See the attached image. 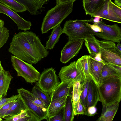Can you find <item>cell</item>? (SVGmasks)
Returning <instances> with one entry per match:
<instances>
[{
	"mask_svg": "<svg viewBox=\"0 0 121 121\" xmlns=\"http://www.w3.org/2000/svg\"><path fill=\"white\" fill-rule=\"evenodd\" d=\"M19 94L15 95H13L9 98H4L0 100V108L3 106L10 102L15 101L20 97Z\"/></svg>",
	"mask_w": 121,
	"mask_h": 121,
	"instance_id": "cell-34",
	"label": "cell"
},
{
	"mask_svg": "<svg viewBox=\"0 0 121 121\" xmlns=\"http://www.w3.org/2000/svg\"><path fill=\"white\" fill-rule=\"evenodd\" d=\"M2 98V97L1 95L0 91V100Z\"/></svg>",
	"mask_w": 121,
	"mask_h": 121,
	"instance_id": "cell-44",
	"label": "cell"
},
{
	"mask_svg": "<svg viewBox=\"0 0 121 121\" xmlns=\"http://www.w3.org/2000/svg\"><path fill=\"white\" fill-rule=\"evenodd\" d=\"M119 102H116L110 105H102L101 115L96 121H112L118 108Z\"/></svg>",
	"mask_w": 121,
	"mask_h": 121,
	"instance_id": "cell-20",
	"label": "cell"
},
{
	"mask_svg": "<svg viewBox=\"0 0 121 121\" xmlns=\"http://www.w3.org/2000/svg\"><path fill=\"white\" fill-rule=\"evenodd\" d=\"M115 50L117 52L121 53V44L120 42H118L116 45Z\"/></svg>",
	"mask_w": 121,
	"mask_h": 121,
	"instance_id": "cell-41",
	"label": "cell"
},
{
	"mask_svg": "<svg viewBox=\"0 0 121 121\" xmlns=\"http://www.w3.org/2000/svg\"><path fill=\"white\" fill-rule=\"evenodd\" d=\"M115 48H101V58L105 62L121 66V53L115 50Z\"/></svg>",
	"mask_w": 121,
	"mask_h": 121,
	"instance_id": "cell-16",
	"label": "cell"
},
{
	"mask_svg": "<svg viewBox=\"0 0 121 121\" xmlns=\"http://www.w3.org/2000/svg\"><path fill=\"white\" fill-rule=\"evenodd\" d=\"M106 0H82L83 6L86 14L94 17L103 6Z\"/></svg>",
	"mask_w": 121,
	"mask_h": 121,
	"instance_id": "cell-18",
	"label": "cell"
},
{
	"mask_svg": "<svg viewBox=\"0 0 121 121\" xmlns=\"http://www.w3.org/2000/svg\"><path fill=\"white\" fill-rule=\"evenodd\" d=\"M2 120V118L0 117V121H1Z\"/></svg>",
	"mask_w": 121,
	"mask_h": 121,
	"instance_id": "cell-45",
	"label": "cell"
},
{
	"mask_svg": "<svg viewBox=\"0 0 121 121\" xmlns=\"http://www.w3.org/2000/svg\"><path fill=\"white\" fill-rule=\"evenodd\" d=\"M11 61L18 76L23 77L28 83H32L38 81L40 73L32 64L12 55L11 56Z\"/></svg>",
	"mask_w": 121,
	"mask_h": 121,
	"instance_id": "cell-5",
	"label": "cell"
},
{
	"mask_svg": "<svg viewBox=\"0 0 121 121\" xmlns=\"http://www.w3.org/2000/svg\"><path fill=\"white\" fill-rule=\"evenodd\" d=\"M60 83L56 70L51 67L44 69L36 82V85L49 94Z\"/></svg>",
	"mask_w": 121,
	"mask_h": 121,
	"instance_id": "cell-7",
	"label": "cell"
},
{
	"mask_svg": "<svg viewBox=\"0 0 121 121\" xmlns=\"http://www.w3.org/2000/svg\"><path fill=\"white\" fill-rule=\"evenodd\" d=\"M0 3L16 12H23L27 10L23 5L15 0H0Z\"/></svg>",
	"mask_w": 121,
	"mask_h": 121,
	"instance_id": "cell-28",
	"label": "cell"
},
{
	"mask_svg": "<svg viewBox=\"0 0 121 121\" xmlns=\"http://www.w3.org/2000/svg\"><path fill=\"white\" fill-rule=\"evenodd\" d=\"M62 33V29L61 27L60 24L53 28L48 40L46 42L45 47L46 48L47 50L52 49L59 41Z\"/></svg>",
	"mask_w": 121,
	"mask_h": 121,
	"instance_id": "cell-23",
	"label": "cell"
},
{
	"mask_svg": "<svg viewBox=\"0 0 121 121\" xmlns=\"http://www.w3.org/2000/svg\"><path fill=\"white\" fill-rule=\"evenodd\" d=\"M84 41L83 39L68 41L61 51L60 62L65 64L76 56L82 49Z\"/></svg>",
	"mask_w": 121,
	"mask_h": 121,
	"instance_id": "cell-10",
	"label": "cell"
},
{
	"mask_svg": "<svg viewBox=\"0 0 121 121\" xmlns=\"http://www.w3.org/2000/svg\"><path fill=\"white\" fill-rule=\"evenodd\" d=\"M28 112L26 109L20 113L14 116L5 118V121H18L21 118H23L28 115Z\"/></svg>",
	"mask_w": 121,
	"mask_h": 121,
	"instance_id": "cell-33",
	"label": "cell"
},
{
	"mask_svg": "<svg viewBox=\"0 0 121 121\" xmlns=\"http://www.w3.org/2000/svg\"><path fill=\"white\" fill-rule=\"evenodd\" d=\"M24 6L30 13L33 15L40 13L43 6L49 0H15Z\"/></svg>",
	"mask_w": 121,
	"mask_h": 121,
	"instance_id": "cell-17",
	"label": "cell"
},
{
	"mask_svg": "<svg viewBox=\"0 0 121 121\" xmlns=\"http://www.w3.org/2000/svg\"><path fill=\"white\" fill-rule=\"evenodd\" d=\"M88 25L91 28L93 31L96 32H102L103 31L101 28L96 23L94 22L93 24L87 23Z\"/></svg>",
	"mask_w": 121,
	"mask_h": 121,
	"instance_id": "cell-38",
	"label": "cell"
},
{
	"mask_svg": "<svg viewBox=\"0 0 121 121\" xmlns=\"http://www.w3.org/2000/svg\"><path fill=\"white\" fill-rule=\"evenodd\" d=\"M73 111L74 116L79 114L87 116L86 109L80 99L73 104Z\"/></svg>",
	"mask_w": 121,
	"mask_h": 121,
	"instance_id": "cell-30",
	"label": "cell"
},
{
	"mask_svg": "<svg viewBox=\"0 0 121 121\" xmlns=\"http://www.w3.org/2000/svg\"><path fill=\"white\" fill-rule=\"evenodd\" d=\"M0 13L10 17L17 25L18 30H24L30 29L31 22L26 21L19 16L12 9L0 3Z\"/></svg>",
	"mask_w": 121,
	"mask_h": 121,
	"instance_id": "cell-12",
	"label": "cell"
},
{
	"mask_svg": "<svg viewBox=\"0 0 121 121\" xmlns=\"http://www.w3.org/2000/svg\"><path fill=\"white\" fill-rule=\"evenodd\" d=\"M73 84L70 82H61L50 94L51 100L61 98L69 95Z\"/></svg>",
	"mask_w": 121,
	"mask_h": 121,
	"instance_id": "cell-19",
	"label": "cell"
},
{
	"mask_svg": "<svg viewBox=\"0 0 121 121\" xmlns=\"http://www.w3.org/2000/svg\"><path fill=\"white\" fill-rule=\"evenodd\" d=\"M9 36V30L6 28H0V49L6 43Z\"/></svg>",
	"mask_w": 121,
	"mask_h": 121,
	"instance_id": "cell-31",
	"label": "cell"
},
{
	"mask_svg": "<svg viewBox=\"0 0 121 121\" xmlns=\"http://www.w3.org/2000/svg\"><path fill=\"white\" fill-rule=\"evenodd\" d=\"M56 5L68 2H73L77 0H56Z\"/></svg>",
	"mask_w": 121,
	"mask_h": 121,
	"instance_id": "cell-39",
	"label": "cell"
},
{
	"mask_svg": "<svg viewBox=\"0 0 121 121\" xmlns=\"http://www.w3.org/2000/svg\"><path fill=\"white\" fill-rule=\"evenodd\" d=\"M31 92L40 99L48 108L51 101L50 96L48 93L42 90L36 85L33 87Z\"/></svg>",
	"mask_w": 121,
	"mask_h": 121,
	"instance_id": "cell-26",
	"label": "cell"
},
{
	"mask_svg": "<svg viewBox=\"0 0 121 121\" xmlns=\"http://www.w3.org/2000/svg\"><path fill=\"white\" fill-rule=\"evenodd\" d=\"M67 96L51 100L47 109L48 121L59 112L64 107Z\"/></svg>",
	"mask_w": 121,
	"mask_h": 121,
	"instance_id": "cell-21",
	"label": "cell"
},
{
	"mask_svg": "<svg viewBox=\"0 0 121 121\" xmlns=\"http://www.w3.org/2000/svg\"><path fill=\"white\" fill-rule=\"evenodd\" d=\"M8 51L16 57L31 64L38 63L49 54L39 36L27 30L13 35Z\"/></svg>",
	"mask_w": 121,
	"mask_h": 121,
	"instance_id": "cell-1",
	"label": "cell"
},
{
	"mask_svg": "<svg viewBox=\"0 0 121 121\" xmlns=\"http://www.w3.org/2000/svg\"><path fill=\"white\" fill-rule=\"evenodd\" d=\"M88 62L90 74L97 86L102 82L101 73L104 64V62L95 60L90 55H88Z\"/></svg>",
	"mask_w": 121,
	"mask_h": 121,
	"instance_id": "cell-15",
	"label": "cell"
},
{
	"mask_svg": "<svg viewBox=\"0 0 121 121\" xmlns=\"http://www.w3.org/2000/svg\"><path fill=\"white\" fill-rule=\"evenodd\" d=\"M13 78L9 71L4 69L0 73V91L2 98L7 95L11 82Z\"/></svg>",
	"mask_w": 121,
	"mask_h": 121,
	"instance_id": "cell-22",
	"label": "cell"
},
{
	"mask_svg": "<svg viewBox=\"0 0 121 121\" xmlns=\"http://www.w3.org/2000/svg\"><path fill=\"white\" fill-rule=\"evenodd\" d=\"M73 2H68L56 5L48 10L42 24V34L47 33L49 30L60 24L72 12Z\"/></svg>",
	"mask_w": 121,
	"mask_h": 121,
	"instance_id": "cell-3",
	"label": "cell"
},
{
	"mask_svg": "<svg viewBox=\"0 0 121 121\" xmlns=\"http://www.w3.org/2000/svg\"><path fill=\"white\" fill-rule=\"evenodd\" d=\"M83 83V81L82 82L77 81L73 84L72 97L73 104L76 103L80 99Z\"/></svg>",
	"mask_w": 121,
	"mask_h": 121,
	"instance_id": "cell-29",
	"label": "cell"
},
{
	"mask_svg": "<svg viewBox=\"0 0 121 121\" xmlns=\"http://www.w3.org/2000/svg\"><path fill=\"white\" fill-rule=\"evenodd\" d=\"M15 100L7 103L0 108V117L3 118L5 114L13 104Z\"/></svg>",
	"mask_w": 121,
	"mask_h": 121,
	"instance_id": "cell-35",
	"label": "cell"
},
{
	"mask_svg": "<svg viewBox=\"0 0 121 121\" xmlns=\"http://www.w3.org/2000/svg\"><path fill=\"white\" fill-rule=\"evenodd\" d=\"M111 0H106L103 6L94 17L105 19L109 21L121 23V19L118 17L114 13Z\"/></svg>",
	"mask_w": 121,
	"mask_h": 121,
	"instance_id": "cell-14",
	"label": "cell"
},
{
	"mask_svg": "<svg viewBox=\"0 0 121 121\" xmlns=\"http://www.w3.org/2000/svg\"><path fill=\"white\" fill-rule=\"evenodd\" d=\"M101 73L102 81L111 77L117 76L121 78V74L111 66L104 61Z\"/></svg>",
	"mask_w": 121,
	"mask_h": 121,
	"instance_id": "cell-27",
	"label": "cell"
},
{
	"mask_svg": "<svg viewBox=\"0 0 121 121\" xmlns=\"http://www.w3.org/2000/svg\"><path fill=\"white\" fill-rule=\"evenodd\" d=\"M26 109L25 105L20 97L15 101L13 104L5 114L3 118L19 114Z\"/></svg>",
	"mask_w": 121,
	"mask_h": 121,
	"instance_id": "cell-24",
	"label": "cell"
},
{
	"mask_svg": "<svg viewBox=\"0 0 121 121\" xmlns=\"http://www.w3.org/2000/svg\"><path fill=\"white\" fill-rule=\"evenodd\" d=\"M96 22L102 30V32H96L95 34L99 38L114 43L120 42L121 40V29L117 24L112 25L106 24L104 22Z\"/></svg>",
	"mask_w": 121,
	"mask_h": 121,
	"instance_id": "cell-8",
	"label": "cell"
},
{
	"mask_svg": "<svg viewBox=\"0 0 121 121\" xmlns=\"http://www.w3.org/2000/svg\"><path fill=\"white\" fill-rule=\"evenodd\" d=\"M64 109V121H73L74 116L72 95L71 94L67 97Z\"/></svg>",
	"mask_w": 121,
	"mask_h": 121,
	"instance_id": "cell-25",
	"label": "cell"
},
{
	"mask_svg": "<svg viewBox=\"0 0 121 121\" xmlns=\"http://www.w3.org/2000/svg\"><path fill=\"white\" fill-rule=\"evenodd\" d=\"M17 91L26 109L31 111L40 121L44 119L48 121L47 109L41 108L34 103L29 95L28 90L22 88L17 89Z\"/></svg>",
	"mask_w": 121,
	"mask_h": 121,
	"instance_id": "cell-9",
	"label": "cell"
},
{
	"mask_svg": "<svg viewBox=\"0 0 121 121\" xmlns=\"http://www.w3.org/2000/svg\"><path fill=\"white\" fill-rule=\"evenodd\" d=\"M99 101L98 86L90 75L87 93L85 100L86 110L89 107L95 106Z\"/></svg>",
	"mask_w": 121,
	"mask_h": 121,
	"instance_id": "cell-13",
	"label": "cell"
},
{
	"mask_svg": "<svg viewBox=\"0 0 121 121\" xmlns=\"http://www.w3.org/2000/svg\"><path fill=\"white\" fill-rule=\"evenodd\" d=\"M85 45L90 56L94 57L98 53H100L101 48H115L116 44L112 41L106 40H99L97 39L94 35L84 40Z\"/></svg>",
	"mask_w": 121,
	"mask_h": 121,
	"instance_id": "cell-11",
	"label": "cell"
},
{
	"mask_svg": "<svg viewBox=\"0 0 121 121\" xmlns=\"http://www.w3.org/2000/svg\"><path fill=\"white\" fill-rule=\"evenodd\" d=\"M91 17L89 20H69L64 24L63 33L68 36V41L79 39L84 40L91 35H95L96 32L92 30L87 23L94 22Z\"/></svg>",
	"mask_w": 121,
	"mask_h": 121,
	"instance_id": "cell-4",
	"label": "cell"
},
{
	"mask_svg": "<svg viewBox=\"0 0 121 121\" xmlns=\"http://www.w3.org/2000/svg\"><path fill=\"white\" fill-rule=\"evenodd\" d=\"M58 77L61 82H70L73 84L77 81L83 82L87 79L76 61L62 67L59 73Z\"/></svg>",
	"mask_w": 121,
	"mask_h": 121,
	"instance_id": "cell-6",
	"label": "cell"
},
{
	"mask_svg": "<svg viewBox=\"0 0 121 121\" xmlns=\"http://www.w3.org/2000/svg\"><path fill=\"white\" fill-rule=\"evenodd\" d=\"M93 58L95 60L97 61L103 62H104L101 58V54L100 53H99L97 54Z\"/></svg>",
	"mask_w": 121,
	"mask_h": 121,
	"instance_id": "cell-40",
	"label": "cell"
},
{
	"mask_svg": "<svg viewBox=\"0 0 121 121\" xmlns=\"http://www.w3.org/2000/svg\"><path fill=\"white\" fill-rule=\"evenodd\" d=\"M90 75L87 78L86 81L83 85L82 93L80 99L86 108L85 100L87 96L88 91L89 82Z\"/></svg>",
	"mask_w": 121,
	"mask_h": 121,
	"instance_id": "cell-32",
	"label": "cell"
},
{
	"mask_svg": "<svg viewBox=\"0 0 121 121\" xmlns=\"http://www.w3.org/2000/svg\"><path fill=\"white\" fill-rule=\"evenodd\" d=\"M97 109L95 106H91L86 109L87 116H94L96 113Z\"/></svg>",
	"mask_w": 121,
	"mask_h": 121,
	"instance_id": "cell-37",
	"label": "cell"
},
{
	"mask_svg": "<svg viewBox=\"0 0 121 121\" xmlns=\"http://www.w3.org/2000/svg\"><path fill=\"white\" fill-rule=\"evenodd\" d=\"M4 21L0 19V28L4 26Z\"/></svg>",
	"mask_w": 121,
	"mask_h": 121,
	"instance_id": "cell-42",
	"label": "cell"
},
{
	"mask_svg": "<svg viewBox=\"0 0 121 121\" xmlns=\"http://www.w3.org/2000/svg\"><path fill=\"white\" fill-rule=\"evenodd\" d=\"M99 101L103 105L106 106L116 102L121 99V78L115 76L102 81L98 86Z\"/></svg>",
	"mask_w": 121,
	"mask_h": 121,
	"instance_id": "cell-2",
	"label": "cell"
},
{
	"mask_svg": "<svg viewBox=\"0 0 121 121\" xmlns=\"http://www.w3.org/2000/svg\"><path fill=\"white\" fill-rule=\"evenodd\" d=\"M64 107L58 113L51 118L49 121H64Z\"/></svg>",
	"mask_w": 121,
	"mask_h": 121,
	"instance_id": "cell-36",
	"label": "cell"
},
{
	"mask_svg": "<svg viewBox=\"0 0 121 121\" xmlns=\"http://www.w3.org/2000/svg\"><path fill=\"white\" fill-rule=\"evenodd\" d=\"M115 0V1H116V0Z\"/></svg>",
	"mask_w": 121,
	"mask_h": 121,
	"instance_id": "cell-46",
	"label": "cell"
},
{
	"mask_svg": "<svg viewBox=\"0 0 121 121\" xmlns=\"http://www.w3.org/2000/svg\"><path fill=\"white\" fill-rule=\"evenodd\" d=\"M4 69L1 64V62L0 61V73Z\"/></svg>",
	"mask_w": 121,
	"mask_h": 121,
	"instance_id": "cell-43",
	"label": "cell"
}]
</instances>
